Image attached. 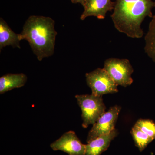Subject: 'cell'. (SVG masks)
I'll use <instances>...</instances> for the list:
<instances>
[{"instance_id": "cell-14", "label": "cell", "mask_w": 155, "mask_h": 155, "mask_svg": "<svg viewBox=\"0 0 155 155\" xmlns=\"http://www.w3.org/2000/svg\"><path fill=\"white\" fill-rule=\"evenodd\" d=\"M136 126L150 136L153 140L155 139V122L148 119H139L136 122Z\"/></svg>"}, {"instance_id": "cell-11", "label": "cell", "mask_w": 155, "mask_h": 155, "mask_svg": "<svg viewBox=\"0 0 155 155\" xmlns=\"http://www.w3.org/2000/svg\"><path fill=\"white\" fill-rule=\"evenodd\" d=\"M27 77L24 73L7 74L0 78V94L24 86Z\"/></svg>"}, {"instance_id": "cell-9", "label": "cell", "mask_w": 155, "mask_h": 155, "mask_svg": "<svg viewBox=\"0 0 155 155\" xmlns=\"http://www.w3.org/2000/svg\"><path fill=\"white\" fill-rule=\"evenodd\" d=\"M116 128L108 134L100 136L86 144L85 155H101L108 149L111 141L118 135Z\"/></svg>"}, {"instance_id": "cell-5", "label": "cell", "mask_w": 155, "mask_h": 155, "mask_svg": "<svg viewBox=\"0 0 155 155\" xmlns=\"http://www.w3.org/2000/svg\"><path fill=\"white\" fill-rule=\"evenodd\" d=\"M87 84L93 95L102 97L104 94L118 92V85L104 69L97 68L85 74Z\"/></svg>"}, {"instance_id": "cell-12", "label": "cell", "mask_w": 155, "mask_h": 155, "mask_svg": "<svg viewBox=\"0 0 155 155\" xmlns=\"http://www.w3.org/2000/svg\"><path fill=\"white\" fill-rule=\"evenodd\" d=\"M144 40L145 52L155 63V15L150 22Z\"/></svg>"}, {"instance_id": "cell-6", "label": "cell", "mask_w": 155, "mask_h": 155, "mask_svg": "<svg viewBox=\"0 0 155 155\" xmlns=\"http://www.w3.org/2000/svg\"><path fill=\"white\" fill-rule=\"evenodd\" d=\"M121 110L120 106L115 105L103 114L89 131L87 142H89L100 136L110 133L114 130Z\"/></svg>"}, {"instance_id": "cell-15", "label": "cell", "mask_w": 155, "mask_h": 155, "mask_svg": "<svg viewBox=\"0 0 155 155\" xmlns=\"http://www.w3.org/2000/svg\"><path fill=\"white\" fill-rule=\"evenodd\" d=\"M70 1L73 4L79 3V4H81L83 6L84 5V0H70Z\"/></svg>"}, {"instance_id": "cell-7", "label": "cell", "mask_w": 155, "mask_h": 155, "mask_svg": "<svg viewBox=\"0 0 155 155\" xmlns=\"http://www.w3.org/2000/svg\"><path fill=\"white\" fill-rule=\"evenodd\" d=\"M54 151L60 150L69 155H85L86 145L83 144L72 130L65 132L50 145Z\"/></svg>"}, {"instance_id": "cell-4", "label": "cell", "mask_w": 155, "mask_h": 155, "mask_svg": "<svg viewBox=\"0 0 155 155\" xmlns=\"http://www.w3.org/2000/svg\"><path fill=\"white\" fill-rule=\"evenodd\" d=\"M104 69L118 86L127 87L133 82L131 75L134 69L127 59L115 58L107 59Z\"/></svg>"}, {"instance_id": "cell-3", "label": "cell", "mask_w": 155, "mask_h": 155, "mask_svg": "<svg viewBox=\"0 0 155 155\" xmlns=\"http://www.w3.org/2000/svg\"><path fill=\"white\" fill-rule=\"evenodd\" d=\"M75 97L81 110L83 128L93 125L105 113L106 107L102 97L91 94L76 95Z\"/></svg>"}, {"instance_id": "cell-1", "label": "cell", "mask_w": 155, "mask_h": 155, "mask_svg": "<svg viewBox=\"0 0 155 155\" xmlns=\"http://www.w3.org/2000/svg\"><path fill=\"white\" fill-rule=\"evenodd\" d=\"M111 19L115 28L128 37L140 38L144 32L142 23L147 17H153L152 0H116Z\"/></svg>"}, {"instance_id": "cell-8", "label": "cell", "mask_w": 155, "mask_h": 155, "mask_svg": "<svg viewBox=\"0 0 155 155\" xmlns=\"http://www.w3.org/2000/svg\"><path fill=\"white\" fill-rule=\"evenodd\" d=\"M115 3L111 0H84V11L80 17L81 20L93 16L98 19H104L108 11L114 10Z\"/></svg>"}, {"instance_id": "cell-10", "label": "cell", "mask_w": 155, "mask_h": 155, "mask_svg": "<svg viewBox=\"0 0 155 155\" xmlns=\"http://www.w3.org/2000/svg\"><path fill=\"white\" fill-rule=\"evenodd\" d=\"M21 40L20 34L15 33L3 18H0V49L7 46L20 48Z\"/></svg>"}, {"instance_id": "cell-13", "label": "cell", "mask_w": 155, "mask_h": 155, "mask_svg": "<svg viewBox=\"0 0 155 155\" xmlns=\"http://www.w3.org/2000/svg\"><path fill=\"white\" fill-rule=\"evenodd\" d=\"M136 146L140 152L142 151L153 140L147 134L142 131L138 127L134 125L130 130Z\"/></svg>"}, {"instance_id": "cell-2", "label": "cell", "mask_w": 155, "mask_h": 155, "mask_svg": "<svg viewBox=\"0 0 155 155\" xmlns=\"http://www.w3.org/2000/svg\"><path fill=\"white\" fill-rule=\"evenodd\" d=\"M54 25L55 21L49 17L34 15L23 25L22 40L28 42L39 61L54 54L57 35Z\"/></svg>"}]
</instances>
